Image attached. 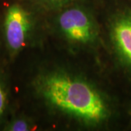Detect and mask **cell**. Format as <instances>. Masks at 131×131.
Here are the masks:
<instances>
[{
	"label": "cell",
	"mask_w": 131,
	"mask_h": 131,
	"mask_svg": "<svg viewBox=\"0 0 131 131\" xmlns=\"http://www.w3.org/2000/svg\"><path fill=\"white\" fill-rule=\"evenodd\" d=\"M43 93L54 106L87 122H98L107 115L103 99L90 85L66 75L45 80Z\"/></svg>",
	"instance_id": "obj_1"
},
{
	"label": "cell",
	"mask_w": 131,
	"mask_h": 131,
	"mask_svg": "<svg viewBox=\"0 0 131 131\" xmlns=\"http://www.w3.org/2000/svg\"><path fill=\"white\" fill-rule=\"evenodd\" d=\"M31 26L30 14L19 2L9 4L5 13L4 34L6 45L12 53L25 46Z\"/></svg>",
	"instance_id": "obj_2"
},
{
	"label": "cell",
	"mask_w": 131,
	"mask_h": 131,
	"mask_svg": "<svg viewBox=\"0 0 131 131\" xmlns=\"http://www.w3.org/2000/svg\"><path fill=\"white\" fill-rule=\"evenodd\" d=\"M59 24L66 36L74 42L86 43L93 37V29L88 15L78 7L65 10L60 16Z\"/></svg>",
	"instance_id": "obj_3"
},
{
	"label": "cell",
	"mask_w": 131,
	"mask_h": 131,
	"mask_svg": "<svg viewBox=\"0 0 131 131\" xmlns=\"http://www.w3.org/2000/svg\"><path fill=\"white\" fill-rule=\"evenodd\" d=\"M113 37L122 56L131 65V15L117 20L113 27Z\"/></svg>",
	"instance_id": "obj_4"
},
{
	"label": "cell",
	"mask_w": 131,
	"mask_h": 131,
	"mask_svg": "<svg viewBox=\"0 0 131 131\" xmlns=\"http://www.w3.org/2000/svg\"><path fill=\"white\" fill-rule=\"evenodd\" d=\"M7 130L11 131H27L29 130V125L25 119H17L9 123L7 126Z\"/></svg>",
	"instance_id": "obj_5"
},
{
	"label": "cell",
	"mask_w": 131,
	"mask_h": 131,
	"mask_svg": "<svg viewBox=\"0 0 131 131\" xmlns=\"http://www.w3.org/2000/svg\"><path fill=\"white\" fill-rule=\"evenodd\" d=\"M7 103V95L4 86L0 82V118L5 112Z\"/></svg>",
	"instance_id": "obj_6"
},
{
	"label": "cell",
	"mask_w": 131,
	"mask_h": 131,
	"mask_svg": "<svg viewBox=\"0 0 131 131\" xmlns=\"http://www.w3.org/2000/svg\"><path fill=\"white\" fill-rule=\"evenodd\" d=\"M43 2H51V3H65L68 2H71L72 0H41Z\"/></svg>",
	"instance_id": "obj_7"
}]
</instances>
